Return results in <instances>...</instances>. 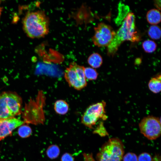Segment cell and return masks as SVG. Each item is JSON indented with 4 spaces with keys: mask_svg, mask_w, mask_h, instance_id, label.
I'll list each match as a JSON object with an SVG mask.
<instances>
[{
    "mask_svg": "<svg viewBox=\"0 0 161 161\" xmlns=\"http://www.w3.org/2000/svg\"><path fill=\"white\" fill-rule=\"evenodd\" d=\"M142 47L144 51L147 53H152L156 49L157 45L154 41L147 40L144 41L142 44Z\"/></svg>",
    "mask_w": 161,
    "mask_h": 161,
    "instance_id": "15",
    "label": "cell"
},
{
    "mask_svg": "<svg viewBox=\"0 0 161 161\" xmlns=\"http://www.w3.org/2000/svg\"><path fill=\"white\" fill-rule=\"evenodd\" d=\"M152 161H161V158L160 156L156 155L153 158Z\"/></svg>",
    "mask_w": 161,
    "mask_h": 161,
    "instance_id": "23",
    "label": "cell"
},
{
    "mask_svg": "<svg viewBox=\"0 0 161 161\" xmlns=\"http://www.w3.org/2000/svg\"><path fill=\"white\" fill-rule=\"evenodd\" d=\"M161 76L158 74L149 80L148 83V87L149 90L154 93H158L161 91Z\"/></svg>",
    "mask_w": 161,
    "mask_h": 161,
    "instance_id": "11",
    "label": "cell"
},
{
    "mask_svg": "<svg viewBox=\"0 0 161 161\" xmlns=\"http://www.w3.org/2000/svg\"><path fill=\"white\" fill-rule=\"evenodd\" d=\"M84 67L75 62L70 63L64 72V78L69 86L78 90L85 87L87 83L84 73Z\"/></svg>",
    "mask_w": 161,
    "mask_h": 161,
    "instance_id": "5",
    "label": "cell"
},
{
    "mask_svg": "<svg viewBox=\"0 0 161 161\" xmlns=\"http://www.w3.org/2000/svg\"><path fill=\"white\" fill-rule=\"evenodd\" d=\"M0 2L1 1H0V3H1ZM2 10V7H1V6H0V17L1 14Z\"/></svg>",
    "mask_w": 161,
    "mask_h": 161,
    "instance_id": "24",
    "label": "cell"
},
{
    "mask_svg": "<svg viewBox=\"0 0 161 161\" xmlns=\"http://www.w3.org/2000/svg\"><path fill=\"white\" fill-rule=\"evenodd\" d=\"M19 135L22 138H26L30 136L32 133L31 128L27 125L20 126L18 130Z\"/></svg>",
    "mask_w": 161,
    "mask_h": 161,
    "instance_id": "17",
    "label": "cell"
},
{
    "mask_svg": "<svg viewBox=\"0 0 161 161\" xmlns=\"http://www.w3.org/2000/svg\"><path fill=\"white\" fill-rule=\"evenodd\" d=\"M49 19L44 11L27 13L23 20V28L26 33L32 38H40L47 34Z\"/></svg>",
    "mask_w": 161,
    "mask_h": 161,
    "instance_id": "2",
    "label": "cell"
},
{
    "mask_svg": "<svg viewBox=\"0 0 161 161\" xmlns=\"http://www.w3.org/2000/svg\"><path fill=\"white\" fill-rule=\"evenodd\" d=\"M88 64L93 68L100 67L103 63L101 56L97 53H94L91 54L87 59Z\"/></svg>",
    "mask_w": 161,
    "mask_h": 161,
    "instance_id": "12",
    "label": "cell"
},
{
    "mask_svg": "<svg viewBox=\"0 0 161 161\" xmlns=\"http://www.w3.org/2000/svg\"><path fill=\"white\" fill-rule=\"evenodd\" d=\"M141 133L150 140L159 137L161 134V122L159 118L152 116L144 117L139 124Z\"/></svg>",
    "mask_w": 161,
    "mask_h": 161,
    "instance_id": "8",
    "label": "cell"
},
{
    "mask_svg": "<svg viewBox=\"0 0 161 161\" xmlns=\"http://www.w3.org/2000/svg\"><path fill=\"white\" fill-rule=\"evenodd\" d=\"M124 148L121 141L117 138L110 139L102 146L97 155V161H121Z\"/></svg>",
    "mask_w": 161,
    "mask_h": 161,
    "instance_id": "4",
    "label": "cell"
},
{
    "mask_svg": "<svg viewBox=\"0 0 161 161\" xmlns=\"http://www.w3.org/2000/svg\"><path fill=\"white\" fill-rule=\"evenodd\" d=\"M106 102L102 101L89 106L82 116L81 123L91 129L99 119H106Z\"/></svg>",
    "mask_w": 161,
    "mask_h": 161,
    "instance_id": "6",
    "label": "cell"
},
{
    "mask_svg": "<svg viewBox=\"0 0 161 161\" xmlns=\"http://www.w3.org/2000/svg\"><path fill=\"white\" fill-rule=\"evenodd\" d=\"M123 157V161H138L137 156L133 153H127Z\"/></svg>",
    "mask_w": 161,
    "mask_h": 161,
    "instance_id": "19",
    "label": "cell"
},
{
    "mask_svg": "<svg viewBox=\"0 0 161 161\" xmlns=\"http://www.w3.org/2000/svg\"><path fill=\"white\" fill-rule=\"evenodd\" d=\"M24 123L14 117L0 119V141L10 134L13 131Z\"/></svg>",
    "mask_w": 161,
    "mask_h": 161,
    "instance_id": "9",
    "label": "cell"
},
{
    "mask_svg": "<svg viewBox=\"0 0 161 161\" xmlns=\"http://www.w3.org/2000/svg\"><path fill=\"white\" fill-rule=\"evenodd\" d=\"M69 106L67 103L63 100H57L54 104V109L55 112L58 114L64 115L69 110Z\"/></svg>",
    "mask_w": 161,
    "mask_h": 161,
    "instance_id": "13",
    "label": "cell"
},
{
    "mask_svg": "<svg viewBox=\"0 0 161 161\" xmlns=\"http://www.w3.org/2000/svg\"><path fill=\"white\" fill-rule=\"evenodd\" d=\"M160 0L154 1V5L155 6L159 9H160V1L159 2Z\"/></svg>",
    "mask_w": 161,
    "mask_h": 161,
    "instance_id": "22",
    "label": "cell"
},
{
    "mask_svg": "<svg viewBox=\"0 0 161 161\" xmlns=\"http://www.w3.org/2000/svg\"><path fill=\"white\" fill-rule=\"evenodd\" d=\"M21 97L16 93L4 92L0 95V119L14 117L20 112Z\"/></svg>",
    "mask_w": 161,
    "mask_h": 161,
    "instance_id": "3",
    "label": "cell"
},
{
    "mask_svg": "<svg viewBox=\"0 0 161 161\" xmlns=\"http://www.w3.org/2000/svg\"><path fill=\"white\" fill-rule=\"evenodd\" d=\"M84 73L86 79L89 80H96L98 75L96 69L90 67H84Z\"/></svg>",
    "mask_w": 161,
    "mask_h": 161,
    "instance_id": "16",
    "label": "cell"
},
{
    "mask_svg": "<svg viewBox=\"0 0 161 161\" xmlns=\"http://www.w3.org/2000/svg\"><path fill=\"white\" fill-rule=\"evenodd\" d=\"M95 32L92 37L94 44L98 47H107L113 40L116 32L110 25L101 22L94 28Z\"/></svg>",
    "mask_w": 161,
    "mask_h": 161,
    "instance_id": "7",
    "label": "cell"
},
{
    "mask_svg": "<svg viewBox=\"0 0 161 161\" xmlns=\"http://www.w3.org/2000/svg\"><path fill=\"white\" fill-rule=\"evenodd\" d=\"M137 159L138 161H152V158L148 153H143L139 155Z\"/></svg>",
    "mask_w": 161,
    "mask_h": 161,
    "instance_id": "20",
    "label": "cell"
},
{
    "mask_svg": "<svg viewBox=\"0 0 161 161\" xmlns=\"http://www.w3.org/2000/svg\"><path fill=\"white\" fill-rule=\"evenodd\" d=\"M61 161H74L73 157L69 154H64L62 157Z\"/></svg>",
    "mask_w": 161,
    "mask_h": 161,
    "instance_id": "21",
    "label": "cell"
},
{
    "mask_svg": "<svg viewBox=\"0 0 161 161\" xmlns=\"http://www.w3.org/2000/svg\"><path fill=\"white\" fill-rule=\"evenodd\" d=\"M60 150L58 147L56 145L50 146L47 149V155L51 158L57 157L59 154Z\"/></svg>",
    "mask_w": 161,
    "mask_h": 161,
    "instance_id": "18",
    "label": "cell"
},
{
    "mask_svg": "<svg viewBox=\"0 0 161 161\" xmlns=\"http://www.w3.org/2000/svg\"><path fill=\"white\" fill-rule=\"evenodd\" d=\"M148 36L152 39L158 40L160 38L161 30L160 27L156 25L150 26L148 31Z\"/></svg>",
    "mask_w": 161,
    "mask_h": 161,
    "instance_id": "14",
    "label": "cell"
},
{
    "mask_svg": "<svg viewBox=\"0 0 161 161\" xmlns=\"http://www.w3.org/2000/svg\"><path fill=\"white\" fill-rule=\"evenodd\" d=\"M140 39V36L136 30L134 15L131 12L129 13L121 27L116 32L112 41L107 47V54L109 56L112 57L124 41H137Z\"/></svg>",
    "mask_w": 161,
    "mask_h": 161,
    "instance_id": "1",
    "label": "cell"
},
{
    "mask_svg": "<svg viewBox=\"0 0 161 161\" xmlns=\"http://www.w3.org/2000/svg\"><path fill=\"white\" fill-rule=\"evenodd\" d=\"M148 22L152 25H156L161 21V14L159 10L157 9H153L149 10L146 16Z\"/></svg>",
    "mask_w": 161,
    "mask_h": 161,
    "instance_id": "10",
    "label": "cell"
}]
</instances>
